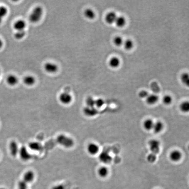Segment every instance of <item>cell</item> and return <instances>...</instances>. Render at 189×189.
Returning <instances> with one entry per match:
<instances>
[{"label":"cell","mask_w":189,"mask_h":189,"mask_svg":"<svg viewBox=\"0 0 189 189\" xmlns=\"http://www.w3.org/2000/svg\"><path fill=\"white\" fill-rule=\"evenodd\" d=\"M57 143L66 148H72L75 145V141L72 138L64 134H60L56 138Z\"/></svg>","instance_id":"cell-1"},{"label":"cell","mask_w":189,"mask_h":189,"mask_svg":"<svg viewBox=\"0 0 189 189\" xmlns=\"http://www.w3.org/2000/svg\"><path fill=\"white\" fill-rule=\"evenodd\" d=\"M44 13V10L41 6H37L34 8L30 14L29 21L32 23H37L41 19Z\"/></svg>","instance_id":"cell-2"},{"label":"cell","mask_w":189,"mask_h":189,"mask_svg":"<svg viewBox=\"0 0 189 189\" xmlns=\"http://www.w3.org/2000/svg\"><path fill=\"white\" fill-rule=\"evenodd\" d=\"M18 155H19L20 159L24 162H27L32 158V156L28 150V149L25 146L20 148Z\"/></svg>","instance_id":"cell-3"},{"label":"cell","mask_w":189,"mask_h":189,"mask_svg":"<svg viewBox=\"0 0 189 189\" xmlns=\"http://www.w3.org/2000/svg\"><path fill=\"white\" fill-rule=\"evenodd\" d=\"M59 100L62 104L68 105L72 102L73 97L68 92H63L59 95Z\"/></svg>","instance_id":"cell-4"},{"label":"cell","mask_w":189,"mask_h":189,"mask_svg":"<svg viewBox=\"0 0 189 189\" xmlns=\"http://www.w3.org/2000/svg\"><path fill=\"white\" fill-rule=\"evenodd\" d=\"M150 149L152 153L156 155L160 151V144L159 141L156 139L151 140L148 142Z\"/></svg>","instance_id":"cell-5"},{"label":"cell","mask_w":189,"mask_h":189,"mask_svg":"<svg viewBox=\"0 0 189 189\" xmlns=\"http://www.w3.org/2000/svg\"><path fill=\"white\" fill-rule=\"evenodd\" d=\"M19 148L18 143L15 141L10 142L9 145V152L12 156L15 157L18 155Z\"/></svg>","instance_id":"cell-6"},{"label":"cell","mask_w":189,"mask_h":189,"mask_svg":"<svg viewBox=\"0 0 189 189\" xmlns=\"http://www.w3.org/2000/svg\"><path fill=\"white\" fill-rule=\"evenodd\" d=\"M44 69L48 73H55L58 70V66L52 62H47L44 66Z\"/></svg>","instance_id":"cell-7"},{"label":"cell","mask_w":189,"mask_h":189,"mask_svg":"<svg viewBox=\"0 0 189 189\" xmlns=\"http://www.w3.org/2000/svg\"><path fill=\"white\" fill-rule=\"evenodd\" d=\"M98 159L102 163L105 164H108L111 162L112 158L109 153L106 151H103L99 154Z\"/></svg>","instance_id":"cell-8"},{"label":"cell","mask_w":189,"mask_h":189,"mask_svg":"<svg viewBox=\"0 0 189 189\" xmlns=\"http://www.w3.org/2000/svg\"><path fill=\"white\" fill-rule=\"evenodd\" d=\"M87 150L90 155L94 156L98 153L99 151V147L96 144L90 143L87 146Z\"/></svg>","instance_id":"cell-9"},{"label":"cell","mask_w":189,"mask_h":189,"mask_svg":"<svg viewBox=\"0 0 189 189\" xmlns=\"http://www.w3.org/2000/svg\"><path fill=\"white\" fill-rule=\"evenodd\" d=\"M35 178V174L32 170H29L24 173L23 176V181L27 184L32 182Z\"/></svg>","instance_id":"cell-10"},{"label":"cell","mask_w":189,"mask_h":189,"mask_svg":"<svg viewBox=\"0 0 189 189\" xmlns=\"http://www.w3.org/2000/svg\"><path fill=\"white\" fill-rule=\"evenodd\" d=\"M83 113L85 115L89 117H94L97 115L98 111L95 108L86 106L83 109Z\"/></svg>","instance_id":"cell-11"},{"label":"cell","mask_w":189,"mask_h":189,"mask_svg":"<svg viewBox=\"0 0 189 189\" xmlns=\"http://www.w3.org/2000/svg\"><path fill=\"white\" fill-rule=\"evenodd\" d=\"M14 29L17 31H18L25 30L26 26V23L24 20L22 19H19L15 21L14 24Z\"/></svg>","instance_id":"cell-12"},{"label":"cell","mask_w":189,"mask_h":189,"mask_svg":"<svg viewBox=\"0 0 189 189\" xmlns=\"http://www.w3.org/2000/svg\"><path fill=\"white\" fill-rule=\"evenodd\" d=\"M182 155L179 151L174 150L170 153L169 158L172 162H177L181 159Z\"/></svg>","instance_id":"cell-13"},{"label":"cell","mask_w":189,"mask_h":189,"mask_svg":"<svg viewBox=\"0 0 189 189\" xmlns=\"http://www.w3.org/2000/svg\"><path fill=\"white\" fill-rule=\"evenodd\" d=\"M6 82L9 86H13L18 84V77L14 75H10L7 77Z\"/></svg>","instance_id":"cell-14"},{"label":"cell","mask_w":189,"mask_h":189,"mask_svg":"<svg viewBox=\"0 0 189 189\" xmlns=\"http://www.w3.org/2000/svg\"><path fill=\"white\" fill-rule=\"evenodd\" d=\"M117 17L118 16L114 12H109L106 16V21L107 23L111 24L115 23Z\"/></svg>","instance_id":"cell-15"},{"label":"cell","mask_w":189,"mask_h":189,"mask_svg":"<svg viewBox=\"0 0 189 189\" xmlns=\"http://www.w3.org/2000/svg\"><path fill=\"white\" fill-rule=\"evenodd\" d=\"M23 82L26 86H33L36 83V79L35 77L31 75H28L24 78Z\"/></svg>","instance_id":"cell-16"},{"label":"cell","mask_w":189,"mask_h":189,"mask_svg":"<svg viewBox=\"0 0 189 189\" xmlns=\"http://www.w3.org/2000/svg\"><path fill=\"white\" fill-rule=\"evenodd\" d=\"M42 145L40 143L36 141H32L29 144V148L30 149L34 152H39L42 150Z\"/></svg>","instance_id":"cell-17"},{"label":"cell","mask_w":189,"mask_h":189,"mask_svg":"<svg viewBox=\"0 0 189 189\" xmlns=\"http://www.w3.org/2000/svg\"><path fill=\"white\" fill-rule=\"evenodd\" d=\"M159 99V97L156 94H149L146 98V102L149 105H154L157 102Z\"/></svg>","instance_id":"cell-18"},{"label":"cell","mask_w":189,"mask_h":189,"mask_svg":"<svg viewBox=\"0 0 189 189\" xmlns=\"http://www.w3.org/2000/svg\"><path fill=\"white\" fill-rule=\"evenodd\" d=\"M84 15L86 18L90 19V20L94 19L95 18V16H96V14H95L94 10L90 9V8H88V9H86L85 10Z\"/></svg>","instance_id":"cell-19"},{"label":"cell","mask_w":189,"mask_h":189,"mask_svg":"<svg viewBox=\"0 0 189 189\" xmlns=\"http://www.w3.org/2000/svg\"><path fill=\"white\" fill-rule=\"evenodd\" d=\"M120 64L121 61L120 59L116 56L112 57L109 61V65L112 68H117L120 66Z\"/></svg>","instance_id":"cell-20"},{"label":"cell","mask_w":189,"mask_h":189,"mask_svg":"<svg viewBox=\"0 0 189 189\" xmlns=\"http://www.w3.org/2000/svg\"><path fill=\"white\" fill-rule=\"evenodd\" d=\"M115 23L116 25L118 27H123L126 25V20L123 16H118Z\"/></svg>","instance_id":"cell-21"},{"label":"cell","mask_w":189,"mask_h":189,"mask_svg":"<svg viewBox=\"0 0 189 189\" xmlns=\"http://www.w3.org/2000/svg\"><path fill=\"white\" fill-rule=\"evenodd\" d=\"M163 124L161 121H157L156 123H154L153 128L152 130H153L154 132L155 133H158L161 132L163 130Z\"/></svg>","instance_id":"cell-22"},{"label":"cell","mask_w":189,"mask_h":189,"mask_svg":"<svg viewBox=\"0 0 189 189\" xmlns=\"http://www.w3.org/2000/svg\"><path fill=\"white\" fill-rule=\"evenodd\" d=\"M98 173L101 177L105 178L109 174V169L106 166H102L98 168Z\"/></svg>","instance_id":"cell-23"},{"label":"cell","mask_w":189,"mask_h":189,"mask_svg":"<svg viewBox=\"0 0 189 189\" xmlns=\"http://www.w3.org/2000/svg\"><path fill=\"white\" fill-rule=\"evenodd\" d=\"M154 122L152 119H148L145 121L144 123V127L145 129L147 130H152L153 128Z\"/></svg>","instance_id":"cell-24"},{"label":"cell","mask_w":189,"mask_h":189,"mask_svg":"<svg viewBox=\"0 0 189 189\" xmlns=\"http://www.w3.org/2000/svg\"><path fill=\"white\" fill-rule=\"evenodd\" d=\"M124 48L126 50H130L133 47V42L130 39H127L124 42Z\"/></svg>","instance_id":"cell-25"},{"label":"cell","mask_w":189,"mask_h":189,"mask_svg":"<svg viewBox=\"0 0 189 189\" xmlns=\"http://www.w3.org/2000/svg\"><path fill=\"white\" fill-rule=\"evenodd\" d=\"M86 102L87 106L93 107L95 106V99L91 96L86 98Z\"/></svg>","instance_id":"cell-26"},{"label":"cell","mask_w":189,"mask_h":189,"mask_svg":"<svg viewBox=\"0 0 189 189\" xmlns=\"http://www.w3.org/2000/svg\"><path fill=\"white\" fill-rule=\"evenodd\" d=\"M180 109L183 113H187L189 110V103L188 102H184L180 105Z\"/></svg>","instance_id":"cell-27"},{"label":"cell","mask_w":189,"mask_h":189,"mask_svg":"<svg viewBox=\"0 0 189 189\" xmlns=\"http://www.w3.org/2000/svg\"><path fill=\"white\" fill-rule=\"evenodd\" d=\"M124 40L121 36H117L114 40V43L116 46L120 47L124 44Z\"/></svg>","instance_id":"cell-28"},{"label":"cell","mask_w":189,"mask_h":189,"mask_svg":"<svg viewBox=\"0 0 189 189\" xmlns=\"http://www.w3.org/2000/svg\"><path fill=\"white\" fill-rule=\"evenodd\" d=\"M26 35V32L25 30L16 31L15 34V37L17 40H21Z\"/></svg>","instance_id":"cell-29"},{"label":"cell","mask_w":189,"mask_h":189,"mask_svg":"<svg viewBox=\"0 0 189 189\" xmlns=\"http://www.w3.org/2000/svg\"><path fill=\"white\" fill-rule=\"evenodd\" d=\"M181 80L185 85L188 86L189 83V75L187 73L183 74L181 76Z\"/></svg>","instance_id":"cell-30"},{"label":"cell","mask_w":189,"mask_h":189,"mask_svg":"<svg viewBox=\"0 0 189 189\" xmlns=\"http://www.w3.org/2000/svg\"><path fill=\"white\" fill-rule=\"evenodd\" d=\"M8 13V9L4 6H0V18L2 19Z\"/></svg>","instance_id":"cell-31"},{"label":"cell","mask_w":189,"mask_h":189,"mask_svg":"<svg viewBox=\"0 0 189 189\" xmlns=\"http://www.w3.org/2000/svg\"><path fill=\"white\" fill-rule=\"evenodd\" d=\"M163 102L165 104L168 105L170 104L172 102V98L170 95H166L163 98Z\"/></svg>","instance_id":"cell-32"},{"label":"cell","mask_w":189,"mask_h":189,"mask_svg":"<svg viewBox=\"0 0 189 189\" xmlns=\"http://www.w3.org/2000/svg\"><path fill=\"white\" fill-rule=\"evenodd\" d=\"M104 101L102 98H99L95 100V106L97 108H101L104 104Z\"/></svg>","instance_id":"cell-33"},{"label":"cell","mask_w":189,"mask_h":189,"mask_svg":"<svg viewBox=\"0 0 189 189\" xmlns=\"http://www.w3.org/2000/svg\"><path fill=\"white\" fill-rule=\"evenodd\" d=\"M156 160V156L155 154L151 153L147 157V160L149 163H153Z\"/></svg>","instance_id":"cell-34"},{"label":"cell","mask_w":189,"mask_h":189,"mask_svg":"<svg viewBox=\"0 0 189 189\" xmlns=\"http://www.w3.org/2000/svg\"><path fill=\"white\" fill-rule=\"evenodd\" d=\"M18 189H28L27 184L23 180L21 181L18 184Z\"/></svg>","instance_id":"cell-35"},{"label":"cell","mask_w":189,"mask_h":189,"mask_svg":"<svg viewBox=\"0 0 189 189\" xmlns=\"http://www.w3.org/2000/svg\"><path fill=\"white\" fill-rule=\"evenodd\" d=\"M148 92L147 91H145V90H142V91L140 92L139 93V97L142 98H146L148 97Z\"/></svg>","instance_id":"cell-36"},{"label":"cell","mask_w":189,"mask_h":189,"mask_svg":"<svg viewBox=\"0 0 189 189\" xmlns=\"http://www.w3.org/2000/svg\"><path fill=\"white\" fill-rule=\"evenodd\" d=\"M52 189H65V188L62 185L59 184L53 187Z\"/></svg>","instance_id":"cell-37"},{"label":"cell","mask_w":189,"mask_h":189,"mask_svg":"<svg viewBox=\"0 0 189 189\" xmlns=\"http://www.w3.org/2000/svg\"><path fill=\"white\" fill-rule=\"evenodd\" d=\"M3 44H3L2 40L0 38V50H1V49H2V47H3Z\"/></svg>","instance_id":"cell-38"},{"label":"cell","mask_w":189,"mask_h":189,"mask_svg":"<svg viewBox=\"0 0 189 189\" xmlns=\"http://www.w3.org/2000/svg\"><path fill=\"white\" fill-rule=\"evenodd\" d=\"M2 18H0V24H1V22H2Z\"/></svg>","instance_id":"cell-39"},{"label":"cell","mask_w":189,"mask_h":189,"mask_svg":"<svg viewBox=\"0 0 189 189\" xmlns=\"http://www.w3.org/2000/svg\"><path fill=\"white\" fill-rule=\"evenodd\" d=\"M0 76H1V71H0Z\"/></svg>","instance_id":"cell-40"},{"label":"cell","mask_w":189,"mask_h":189,"mask_svg":"<svg viewBox=\"0 0 189 189\" xmlns=\"http://www.w3.org/2000/svg\"></svg>","instance_id":"cell-41"}]
</instances>
